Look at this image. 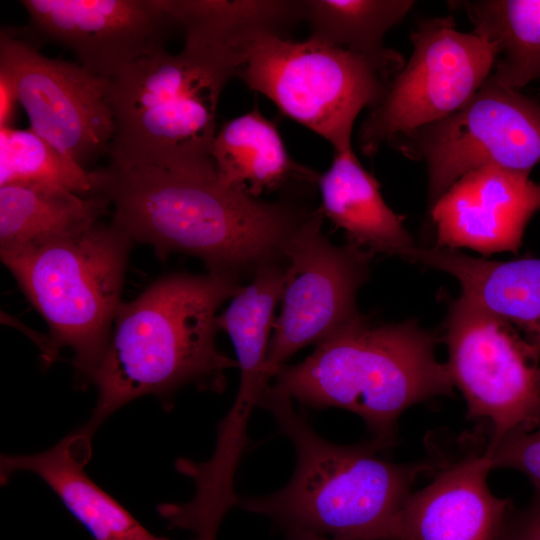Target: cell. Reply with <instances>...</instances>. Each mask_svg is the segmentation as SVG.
<instances>
[{
  "mask_svg": "<svg viewBox=\"0 0 540 540\" xmlns=\"http://www.w3.org/2000/svg\"><path fill=\"white\" fill-rule=\"evenodd\" d=\"M95 172L96 196L114 208L112 223L161 259L179 253L207 271L254 277L285 263V250L314 210L289 199L265 201L223 184L215 166L120 168Z\"/></svg>",
  "mask_w": 540,
  "mask_h": 540,
  "instance_id": "1",
  "label": "cell"
},
{
  "mask_svg": "<svg viewBox=\"0 0 540 540\" xmlns=\"http://www.w3.org/2000/svg\"><path fill=\"white\" fill-rule=\"evenodd\" d=\"M233 275L177 272L149 285L138 297L121 302L105 355L92 376L97 402L79 429L92 438L120 407L144 396L165 408L173 395L193 384L222 392L226 370L237 361L216 345L217 311L242 289Z\"/></svg>",
  "mask_w": 540,
  "mask_h": 540,
  "instance_id": "2",
  "label": "cell"
},
{
  "mask_svg": "<svg viewBox=\"0 0 540 540\" xmlns=\"http://www.w3.org/2000/svg\"><path fill=\"white\" fill-rule=\"evenodd\" d=\"M177 54H148L108 79L114 134L110 165L120 168L214 166L217 106L237 78L244 44L191 26Z\"/></svg>",
  "mask_w": 540,
  "mask_h": 540,
  "instance_id": "3",
  "label": "cell"
},
{
  "mask_svg": "<svg viewBox=\"0 0 540 540\" xmlns=\"http://www.w3.org/2000/svg\"><path fill=\"white\" fill-rule=\"evenodd\" d=\"M260 407L271 412L296 451L291 480L239 505L266 516L290 534L351 540H391L399 513L418 477L438 469L423 462L398 464L377 454L375 441L338 445L319 436L287 397L265 392Z\"/></svg>",
  "mask_w": 540,
  "mask_h": 540,
  "instance_id": "4",
  "label": "cell"
},
{
  "mask_svg": "<svg viewBox=\"0 0 540 540\" xmlns=\"http://www.w3.org/2000/svg\"><path fill=\"white\" fill-rule=\"evenodd\" d=\"M438 341L414 319L376 324L359 312L303 361L283 366L267 392L311 408L353 412L385 447L404 411L453 395L448 367L435 355Z\"/></svg>",
  "mask_w": 540,
  "mask_h": 540,
  "instance_id": "5",
  "label": "cell"
},
{
  "mask_svg": "<svg viewBox=\"0 0 540 540\" xmlns=\"http://www.w3.org/2000/svg\"><path fill=\"white\" fill-rule=\"evenodd\" d=\"M134 242L112 222L35 248L0 252L1 261L48 327L47 365L72 352L76 384L86 388L107 350Z\"/></svg>",
  "mask_w": 540,
  "mask_h": 540,
  "instance_id": "6",
  "label": "cell"
},
{
  "mask_svg": "<svg viewBox=\"0 0 540 540\" xmlns=\"http://www.w3.org/2000/svg\"><path fill=\"white\" fill-rule=\"evenodd\" d=\"M237 78L334 150L351 146L357 116L376 107L389 84L360 55L274 32H258L246 41Z\"/></svg>",
  "mask_w": 540,
  "mask_h": 540,
  "instance_id": "7",
  "label": "cell"
},
{
  "mask_svg": "<svg viewBox=\"0 0 540 540\" xmlns=\"http://www.w3.org/2000/svg\"><path fill=\"white\" fill-rule=\"evenodd\" d=\"M444 342L467 416L487 421L492 446L540 427V357L505 321L460 295L449 304Z\"/></svg>",
  "mask_w": 540,
  "mask_h": 540,
  "instance_id": "8",
  "label": "cell"
},
{
  "mask_svg": "<svg viewBox=\"0 0 540 540\" xmlns=\"http://www.w3.org/2000/svg\"><path fill=\"white\" fill-rule=\"evenodd\" d=\"M410 39L411 57L360 126L366 156L461 109L490 76L497 56L475 33L458 31L452 16L421 20Z\"/></svg>",
  "mask_w": 540,
  "mask_h": 540,
  "instance_id": "9",
  "label": "cell"
},
{
  "mask_svg": "<svg viewBox=\"0 0 540 540\" xmlns=\"http://www.w3.org/2000/svg\"><path fill=\"white\" fill-rule=\"evenodd\" d=\"M390 144L425 162L431 207L459 178L480 167L530 174L540 163V103L489 76L461 109Z\"/></svg>",
  "mask_w": 540,
  "mask_h": 540,
  "instance_id": "10",
  "label": "cell"
},
{
  "mask_svg": "<svg viewBox=\"0 0 540 540\" xmlns=\"http://www.w3.org/2000/svg\"><path fill=\"white\" fill-rule=\"evenodd\" d=\"M323 220L320 208L314 210L285 250L281 311L266 365L271 381L292 355L359 313L356 296L369 277L374 254L350 243L333 244L322 231Z\"/></svg>",
  "mask_w": 540,
  "mask_h": 540,
  "instance_id": "11",
  "label": "cell"
},
{
  "mask_svg": "<svg viewBox=\"0 0 540 540\" xmlns=\"http://www.w3.org/2000/svg\"><path fill=\"white\" fill-rule=\"evenodd\" d=\"M0 70L11 78L37 135L83 167L108 154L114 134L108 79L44 56L9 28L0 33Z\"/></svg>",
  "mask_w": 540,
  "mask_h": 540,
  "instance_id": "12",
  "label": "cell"
},
{
  "mask_svg": "<svg viewBox=\"0 0 540 540\" xmlns=\"http://www.w3.org/2000/svg\"><path fill=\"white\" fill-rule=\"evenodd\" d=\"M29 22L9 28L38 48L70 49L91 74L109 79L136 60L165 48L178 31L172 0H23Z\"/></svg>",
  "mask_w": 540,
  "mask_h": 540,
  "instance_id": "13",
  "label": "cell"
},
{
  "mask_svg": "<svg viewBox=\"0 0 540 540\" xmlns=\"http://www.w3.org/2000/svg\"><path fill=\"white\" fill-rule=\"evenodd\" d=\"M540 211V183L529 173L487 165L459 178L431 206L439 247L467 248L484 257L516 253Z\"/></svg>",
  "mask_w": 540,
  "mask_h": 540,
  "instance_id": "14",
  "label": "cell"
},
{
  "mask_svg": "<svg viewBox=\"0 0 540 540\" xmlns=\"http://www.w3.org/2000/svg\"><path fill=\"white\" fill-rule=\"evenodd\" d=\"M491 470L484 451L441 464L432 482L407 498L391 540H498L514 507L491 492Z\"/></svg>",
  "mask_w": 540,
  "mask_h": 540,
  "instance_id": "15",
  "label": "cell"
},
{
  "mask_svg": "<svg viewBox=\"0 0 540 540\" xmlns=\"http://www.w3.org/2000/svg\"><path fill=\"white\" fill-rule=\"evenodd\" d=\"M91 456V437L78 430L43 452L2 456L1 484L17 471L36 474L93 540H168L150 533L88 476L85 466Z\"/></svg>",
  "mask_w": 540,
  "mask_h": 540,
  "instance_id": "16",
  "label": "cell"
},
{
  "mask_svg": "<svg viewBox=\"0 0 540 540\" xmlns=\"http://www.w3.org/2000/svg\"><path fill=\"white\" fill-rule=\"evenodd\" d=\"M413 262L453 276L461 295L522 333L540 357V258L497 261L418 246Z\"/></svg>",
  "mask_w": 540,
  "mask_h": 540,
  "instance_id": "17",
  "label": "cell"
},
{
  "mask_svg": "<svg viewBox=\"0 0 540 540\" xmlns=\"http://www.w3.org/2000/svg\"><path fill=\"white\" fill-rule=\"evenodd\" d=\"M324 217L341 229L347 243L368 251L413 261L417 245L380 193V183L365 170L352 145L334 150L330 167L319 174Z\"/></svg>",
  "mask_w": 540,
  "mask_h": 540,
  "instance_id": "18",
  "label": "cell"
},
{
  "mask_svg": "<svg viewBox=\"0 0 540 540\" xmlns=\"http://www.w3.org/2000/svg\"><path fill=\"white\" fill-rule=\"evenodd\" d=\"M211 159L223 184L255 198L293 183L314 186L319 177L290 157L276 125L257 107L216 132Z\"/></svg>",
  "mask_w": 540,
  "mask_h": 540,
  "instance_id": "19",
  "label": "cell"
},
{
  "mask_svg": "<svg viewBox=\"0 0 540 540\" xmlns=\"http://www.w3.org/2000/svg\"><path fill=\"white\" fill-rule=\"evenodd\" d=\"M100 196L42 184L0 186V252L35 248L78 235L108 212Z\"/></svg>",
  "mask_w": 540,
  "mask_h": 540,
  "instance_id": "20",
  "label": "cell"
},
{
  "mask_svg": "<svg viewBox=\"0 0 540 540\" xmlns=\"http://www.w3.org/2000/svg\"><path fill=\"white\" fill-rule=\"evenodd\" d=\"M415 5L412 0H304L309 38L367 59L389 83L403 56L384 44L386 33Z\"/></svg>",
  "mask_w": 540,
  "mask_h": 540,
  "instance_id": "21",
  "label": "cell"
},
{
  "mask_svg": "<svg viewBox=\"0 0 540 540\" xmlns=\"http://www.w3.org/2000/svg\"><path fill=\"white\" fill-rule=\"evenodd\" d=\"M464 8L477 36L496 50L490 76L517 90L540 79V0H472Z\"/></svg>",
  "mask_w": 540,
  "mask_h": 540,
  "instance_id": "22",
  "label": "cell"
},
{
  "mask_svg": "<svg viewBox=\"0 0 540 540\" xmlns=\"http://www.w3.org/2000/svg\"><path fill=\"white\" fill-rule=\"evenodd\" d=\"M42 184L95 196V172L65 156L30 128H0V186Z\"/></svg>",
  "mask_w": 540,
  "mask_h": 540,
  "instance_id": "23",
  "label": "cell"
},
{
  "mask_svg": "<svg viewBox=\"0 0 540 540\" xmlns=\"http://www.w3.org/2000/svg\"><path fill=\"white\" fill-rule=\"evenodd\" d=\"M485 454L492 469L507 468L523 473L540 496V427L527 432L510 434L492 446Z\"/></svg>",
  "mask_w": 540,
  "mask_h": 540,
  "instance_id": "24",
  "label": "cell"
},
{
  "mask_svg": "<svg viewBox=\"0 0 540 540\" xmlns=\"http://www.w3.org/2000/svg\"><path fill=\"white\" fill-rule=\"evenodd\" d=\"M498 540H540V496L519 510L512 509Z\"/></svg>",
  "mask_w": 540,
  "mask_h": 540,
  "instance_id": "25",
  "label": "cell"
},
{
  "mask_svg": "<svg viewBox=\"0 0 540 540\" xmlns=\"http://www.w3.org/2000/svg\"><path fill=\"white\" fill-rule=\"evenodd\" d=\"M17 103L18 97L11 78L0 70V128L12 126Z\"/></svg>",
  "mask_w": 540,
  "mask_h": 540,
  "instance_id": "26",
  "label": "cell"
},
{
  "mask_svg": "<svg viewBox=\"0 0 540 540\" xmlns=\"http://www.w3.org/2000/svg\"><path fill=\"white\" fill-rule=\"evenodd\" d=\"M289 540H351L342 538H332L311 533H293L290 534Z\"/></svg>",
  "mask_w": 540,
  "mask_h": 540,
  "instance_id": "27",
  "label": "cell"
},
{
  "mask_svg": "<svg viewBox=\"0 0 540 540\" xmlns=\"http://www.w3.org/2000/svg\"><path fill=\"white\" fill-rule=\"evenodd\" d=\"M192 540H197L196 538L192 539Z\"/></svg>",
  "mask_w": 540,
  "mask_h": 540,
  "instance_id": "28",
  "label": "cell"
}]
</instances>
